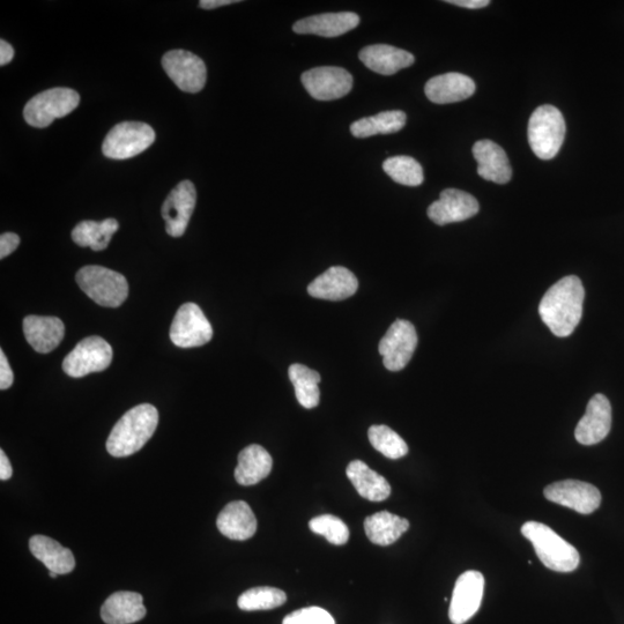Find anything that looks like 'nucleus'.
<instances>
[{
    "label": "nucleus",
    "instance_id": "a878e982",
    "mask_svg": "<svg viewBox=\"0 0 624 624\" xmlns=\"http://www.w3.org/2000/svg\"><path fill=\"white\" fill-rule=\"evenodd\" d=\"M29 549L37 560L50 572L57 575L70 574L76 568V559L69 548L46 536H34L29 540Z\"/></svg>",
    "mask_w": 624,
    "mask_h": 624
},
{
    "label": "nucleus",
    "instance_id": "412c9836",
    "mask_svg": "<svg viewBox=\"0 0 624 624\" xmlns=\"http://www.w3.org/2000/svg\"><path fill=\"white\" fill-rule=\"evenodd\" d=\"M360 61L371 71L382 76H392L400 70L410 68L415 62L411 52L389 46L374 44L360 51Z\"/></svg>",
    "mask_w": 624,
    "mask_h": 624
},
{
    "label": "nucleus",
    "instance_id": "c85d7f7f",
    "mask_svg": "<svg viewBox=\"0 0 624 624\" xmlns=\"http://www.w3.org/2000/svg\"><path fill=\"white\" fill-rule=\"evenodd\" d=\"M408 529H410V523L407 519L388 511L377 512L364 520V531L368 539L378 546L395 544Z\"/></svg>",
    "mask_w": 624,
    "mask_h": 624
},
{
    "label": "nucleus",
    "instance_id": "a211bd4d",
    "mask_svg": "<svg viewBox=\"0 0 624 624\" xmlns=\"http://www.w3.org/2000/svg\"><path fill=\"white\" fill-rule=\"evenodd\" d=\"M359 289V281L352 271L343 266L330 267L308 286V293L315 299L343 301Z\"/></svg>",
    "mask_w": 624,
    "mask_h": 624
},
{
    "label": "nucleus",
    "instance_id": "9d476101",
    "mask_svg": "<svg viewBox=\"0 0 624 624\" xmlns=\"http://www.w3.org/2000/svg\"><path fill=\"white\" fill-rule=\"evenodd\" d=\"M418 346V333L414 325L405 319H397L382 338L378 352L382 355L386 369L403 370L411 361Z\"/></svg>",
    "mask_w": 624,
    "mask_h": 624
},
{
    "label": "nucleus",
    "instance_id": "473e14b6",
    "mask_svg": "<svg viewBox=\"0 0 624 624\" xmlns=\"http://www.w3.org/2000/svg\"><path fill=\"white\" fill-rule=\"evenodd\" d=\"M383 169L393 181L406 187H419L425 180L422 166L411 156H393L384 161Z\"/></svg>",
    "mask_w": 624,
    "mask_h": 624
},
{
    "label": "nucleus",
    "instance_id": "9b49d317",
    "mask_svg": "<svg viewBox=\"0 0 624 624\" xmlns=\"http://www.w3.org/2000/svg\"><path fill=\"white\" fill-rule=\"evenodd\" d=\"M162 66L174 84L187 93H198L205 87L207 69L202 58L185 50L168 51Z\"/></svg>",
    "mask_w": 624,
    "mask_h": 624
},
{
    "label": "nucleus",
    "instance_id": "1a4fd4ad",
    "mask_svg": "<svg viewBox=\"0 0 624 624\" xmlns=\"http://www.w3.org/2000/svg\"><path fill=\"white\" fill-rule=\"evenodd\" d=\"M212 337V325L197 304L185 303L178 309L170 326V339L175 346L200 347L210 343Z\"/></svg>",
    "mask_w": 624,
    "mask_h": 624
},
{
    "label": "nucleus",
    "instance_id": "2eb2a0df",
    "mask_svg": "<svg viewBox=\"0 0 624 624\" xmlns=\"http://www.w3.org/2000/svg\"><path fill=\"white\" fill-rule=\"evenodd\" d=\"M197 191L190 181H183L169 193L162 205V218L166 221V232L172 237H181L187 230L191 215L195 211Z\"/></svg>",
    "mask_w": 624,
    "mask_h": 624
},
{
    "label": "nucleus",
    "instance_id": "4c0bfd02",
    "mask_svg": "<svg viewBox=\"0 0 624 624\" xmlns=\"http://www.w3.org/2000/svg\"><path fill=\"white\" fill-rule=\"evenodd\" d=\"M14 382V375L9 361L3 351H0V389L7 390L11 388Z\"/></svg>",
    "mask_w": 624,
    "mask_h": 624
},
{
    "label": "nucleus",
    "instance_id": "f3484780",
    "mask_svg": "<svg viewBox=\"0 0 624 624\" xmlns=\"http://www.w3.org/2000/svg\"><path fill=\"white\" fill-rule=\"evenodd\" d=\"M612 428V406L604 395L594 396L578 422L575 437L578 443L594 445L604 441Z\"/></svg>",
    "mask_w": 624,
    "mask_h": 624
},
{
    "label": "nucleus",
    "instance_id": "c9c22d12",
    "mask_svg": "<svg viewBox=\"0 0 624 624\" xmlns=\"http://www.w3.org/2000/svg\"><path fill=\"white\" fill-rule=\"evenodd\" d=\"M309 527L312 532L323 536L336 546L345 545L349 540L348 526L336 516H318L310 520Z\"/></svg>",
    "mask_w": 624,
    "mask_h": 624
},
{
    "label": "nucleus",
    "instance_id": "cd10ccee",
    "mask_svg": "<svg viewBox=\"0 0 624 624\" xmlns=\"http://www.w3.org/2000/svg\"><path fill=\"white\" fill-rule=\"evenodd\" d=\"M346 474L363 499L371 502H382L388 499L391 494V486L388 480L371 470L361 460H354L349 464Z\"/></svg>",
    "mask_w": 624,
    "mask_h": 624
},
{
    "label": "nucleus",
    "instance_id": "2f4dec72",
    "mask_svg": "<svg viewBox=\"0 0 624 624\" xmlns=\"http://www.w3.org/2000/svg\"><path fill=\"white\" fill-rule=\"evenodd\" d=\"M288 375L294 385L296 399L300 405L307 410L318 406L319 399H321V391L318 388V384L322 381L321 375L299 363L289 367Z\"/></svg>",
    "mask_w": 624,
    "mask_h": 624
},
{
    "label": "nucleus",
    "instance_id": "6ab92c4d",
    "mask_svg": "<svg viewBox=\"0 0 624 624\" xmlns=\"http://www.w3.org/2000/svg\"><path fill=\"white\" fill-rule=\"evenodd\" d=\"M473 156L478 162V174L486 181L507 184L512 169L503 148L492 140H480L473 146Z\"/></svg>",
    "mask_w": 624,
    "mask_h": 624
},
{
    "label": "nucleus",
    "instance_id": "a19ab883",
    "mask_svg": "<svg viewBox=\"0 0 624 624\" xmlns=\"http://www.w3.org/2000/svg\"><path fill=\"white\" fill-rule=\"evenodd\" d=\"M13 468L9 458L5 455L4 450H0V480L6 481L11 479Z\"/></svg>",
    "mask_w": 624,
    "mask_h": 624
},
{
    "label": "nucleus",
    "instance_id": "f8f14e48",
    "mask_svg": "<svg viewBox=\"0 0 624 624\" xmlns=\"http://www.w3.org/2000/svg\"><path fill=\"white\" fill-rule=\"evenodd\" d=\"M301 81L311 98L318 101L344 98L353 88L352 74L336 66L311 69L302 74Z\"/></svg>",
    "mask_w": 624,
    "mask_h": 624
},
{
    "label": "nucleus",
    "instance_id": "c756f323",
    "mask_svg": "<svg viewBox=\"0 0 624 624\" xmlns=\"http://www.w3.org/2000/svg\"><path fill=\"white\" fill-rule=\"evenodd\" d=\"M406 114L401 110L383 111L376 116L364 117L351 125L356 138H369L376 135H392L404 128Z\"/></svg>",
    "mask_w": 624,
    "mask_h": 624
},
{
    "label": "nucleus",
    "instance_id": "72a5a7b5",
    "mask_svg": "<svg viewBox=\"0 0 624 624\" xmlns=\"http://www.w3.org/2000/svg\"><path fill=\"white\" fill-rule=\"evenodd\" d=\"M287 596L284 591L270 586H262V588H254L241 594L237 605L242 611H269V609L278 608L286 603Z\"/></svg>",
    "mask_w": 624,
    "mask_h": 624
},
{
    "label": "nucleus",
    "instance_id": "f257e3e1",
    "mask_svg": "<svg viewBox=\"0 0 624 624\" xmlns=\"http://www.w3.org/2000/svg\"><path fill=\"white\" fill-rule=\"evenodd\" d=\"M584 297L582 281L575 276L563 278L548 289L539 315L554 336L566 338L574 333L583 316Z\"/></svg>",
    "mask_w": 624,
    "mask_h": 624
},
{
    "label": "nucleus",
    "instance_id": "b1692460",
    "mask_svg": "<svg viewBox=\"0 0 624 624\" xmlns=\"http://www.w3.org/2000/svg\"><path fill=\"white\" fill-rule=\"evenodd\" d=\"M217 526L228 539L244 541L255 536L257 519L247 502L235 501L220 512Z\"/></svg>",
    "mask_w": 624,
    "mask_h": 624
},
{
    "label": "nucleus",
    "instance_id": "7ed1b4c3",
    "mask_svg": "<svg viewBox=\"0 0 624 624\" xmlns=\"http://www.w3.org/2000/svg\"><path fill=\"white\" fill-rule=\"evenodd\" d=\"M522 534L531 542L539 560L548 569L571 572L581 563L577 549L545 524L527 522L522 526Z\"/></svg>",
    "mask_w": 624,
    "mask_h": 624
},
{
    "label": "nucleus",
    "instance_id": "bb28decb",
    "mask_svg": "<svg viewBox=\"0 0 624 624\" xmlns=\"http://www.w3.org/2000/svg\"><path fill=\"white\" fill-rule=\"evenodd\" d=\"M273 460L269 452L260 445L252 444L241 451L235 479L242 486H254L269 477Z\"/></svg>",
    "mask_w": 624,
    "mask_h": 624
},
{
    "label": "nucleus",
    "instance_id": "7c9ffc66",
    "mask_svg": "<svg viewBox=\"0 0 624 624\" xmlns=\"http://www.w3.org/2000/svg\"><path fill=\"white\" fill-rule=\"evenodd\" d=\"M118 222L115 219L83 221L72 230V240L79 247L102 251L108 248L111 237L117 232Z\"/></svg>",
    "mask_w": 624,
    "mask_h": 624
},
{
    "label": "nucleus",
    "instance_id": "393cba45",
    "mask_svg": "<svg viewBox=\"0 0 624 624\" xmlns=\"http://www.w3.org/2000/svg\"><path fill=\"white\" fill-rule=\"evenodd\" d=\"M146 615L144 599L136 592L121 591L111 594L101 608V618L107 624H131Z\"/></svg>",
    "mask_w": 624,
    "mask_h": 624
},
{
    "label": "nucleus",
    "instance_id": "c03bdc74",
    "mask_svg": "<svg viewBox=\"0 0 624 624\" xmlns=\"http://www.w3.org/2000/svg\"><path fill=\"white\" fill-rule=\"evenodd\" d=\"M49 575H50V577H52V578H56V577L58 576L57 574H55V572H50V574H49Z\"/></svg>",
    "mask_w": 624,
    "mask_h": 624
},
{
    "label": "nucleus",
    "instance_id": "dca6fc26",
    "mask_svg": "<svg viewBox=\"0 0 624 624\" xmlns=\"http://www.w3.org/2000/svg\"><path fill=\"white\" fill-rule=\"evenodd\" d=\"M480 211L478 200L457 189L441 192L440 199L428 207V217L438 226L455 224L474 217Z\"/></svg>",
    "mask_w": 624,
    "mask_h": 624
},
{
    "label": "nucleus",
    "instance_id": "ea45409f",
    "mask_svg": "<svg viewBox=\"0 0 624 624\" xmlns=\"http://www.w3.org/2000/svg\"><path fill=\"white\" fill-rule=\"evenodd\" d=\"M447 3L470 10L484 9L490 4L489 0H448Z\"/></svg>",
    "mask_w": 624,
    "mask_h": 624
},
{
    "label": "nucleus",
    "instance_id": "39448f33",
    "mask_svg": "<svg viewBox=\"0 0 624 624\" xmlns=\"http://www.w3.org/2000/svg\"><path fill=\"white\" fill-rule=\"evenodd\" d=\"M566 137V121L561 111L553 106H541L529 122V143L541 160H552L560 152Z\"/></svg>",
    "mask_w": 624,
    "mask_h": 624
},
{
    "label": "nucleus",
    "instance_id": "4be33fe9",
    "mask_svg": "<svg viewBox=\"0 0 624 624\" xmlns=\"http://www.w3.org/2000/svg\"><path fill=\"white\" fill-rule=\"evenodd\" d=\"M427 98L436 104H449L467 100L475 93V83L465 74L450 72L428 81Z\"/></svg>",
    "mask_w": 624,
    "mask_h": 624
},
{
    "label": "nucleus",
    "instance_id": "0eeeda50",
    "mask_svg": "<svg viewBox=\"0 0 624 624\" xmlns=\"http://www.w3.org/2000/svg\"><path fill=\"white\" fill-rule=\"evenodd\" d=\"M155 132L150 125L140 122H124L110 130L103 141L102 152L109 159L126 160L150 148Z\"/></svg>",
    "mask_w": 624,
    "mask_h": 624
},
{
    "label": "nucleus",
    "instance_id": "aec40b11",
    "mask_svg": "<svg viewBox=\"0 0 624 624\" xmlns=\"http://www.w3.org/2000/svg\"><path fill=\"white\" fill-rule=\"evenodd\" d=\"M360 24V17L353 12L323 13L295 22L296 34L338 37L353 31Z\"/></svg>",
    "mask_w": 624,
    "mask_h": 624
},
{
    "label": "nucleus",
    "instance_id": "e433bc0d",
    "mask_svg": "<svg viewBox=\"0 0 624 624\" xmlns=\"http://www.w3.org/2000/svg\"><path fill=\"white\" fill-rule=\"evenodd\" d=\"M282 624H336V622L325 609L308 607L287 615Z\"/></svg>",
    "mask_w": 624,
    "mask_h": 624
},
{
    "label": "nucleus",
    "instance_id": "5701e85b",
    "mask_svg": "<svg viewBox=\"0 0 624 624\" xmlns=\"http://www.w3.org/2000/svg\"><path fill=\"white\" fill-rule=\"evenodd\" d=\"M22 325L28 344L42 354L54 351L65 336L64 323L57 317L28 316Z\"/></svg>",
    "mask_w": 624,
    "mask_h": 624
},
{
    "label": "nucleus",
    "instance_id": "79ce46f5",
    "mask_svg": "<svg viewBox=\"0 0 624 624\" xmlns=\"http://www.w3.org/2000/svg\"><path fill=\"white\" fill-rule=\"evenodd\" d=\"M14 57V49L9 42L0 41V65L9 64Z\"/></svg>",
    "mask_w": 624,
    "mask_h": 624
},
{
    "label": "nucleus",
    "instance_id": "f03ea898",
    "mask_svg": "<svg viewBox=\"0 0 624 624\" xmlns=\"http://www.w3.org/2000/svg\"><path fill=\"white\" fill-rule=\"evenodd\" d=\"M158 423L159 412L153 405L131 408L111 430L106 444L108 452L116 458L135 455L151 440Z\"/></svg>",
    "mask_w": 624,
    "mask_h": 624
},
{
    "label": "nucleus",
    "instance_id": "f704fd0d",
    "mask_svg": "<svg viewBox=\"0 0 624 624\" xmlns=\"http://www.w3.org/2000/svg\"><path fill=\"white\" fill-rule=\"evenodd\" d=\"M368 437L371 445L386 458L400 459L408 453L406 442L388 426L370 427Z\"/></svg>",
    "mask_w": 624,
    "mask_h": 624
},
{
    "label": "nucleus",
    "instance_id": "20e7f679",
    "mask_svg": "<svg viewBox=\"0 0 624 624\" xmlns=\"http://www.w3.org/2000/svg\"><path fill=\"white\" fill-rule=\"evenodd\" d=\"M76 279L81 291L99 306L117 308L128 299V281L123 274L107 267L85 266L79 270Z\"/></svg>",
    "mask_w": 624,
    "mask_h": 624
},
{
    "label": "nucleus",
    "instance_id": "ddd939ff",
    "mask_svg": "<svg viewBox=\"0 0 624 624\" xmlns=\"http://www.w3.org/2000/svg\"><path fill=\"white\" fill-rule=\"evenodd\" d=\"M485 578L479 571H466L457 579L449 616L453 624H464L479 611L484 597Z\"/></svg>",
    "mask_w": 624,
    "mask_h": 624
},
{
    "label": "nucleus",
    "instance_id": "37998d69",
    "mask_svg": "<svg viewBox=\"0 0 624 624\" xmlns=\"http://www.w3.org/2000/svg\"><path fill=\"white\" fill-rule=\"evenodd\" d=\"M239 3V0H202L199 6L205 10L218 9V7Z\"/></svg>",
    "mask_w": 624,
    "mask_h": 624
},
{
    "label": "nucleus",
    "instance_id": "4468645a",
    "mask_svg": "<svg viewBox=\"0 0 624 624\" xmlns=\"http://www.w3.org/2000/svg\"><path fill=\"white\" fill-rule=\"evenodd\" d=\"M544 494L548 501L575 510L582 515L592 514L601 504L599 489L583 481L554 482L545 488Z\"/></svg>",
    "mask_w": 624,
    "mask_h": 624
},
{
    "label": "nucleus",
    "instance_id": "6e6552de",
    "mask_svg": "<svg viewBox=\"0 0 624 624\" xmlns=\"http://www.w3.org/2000/svg\"><path fill=\"white\" fill-rule=\"evenodd\" d=\"M113 348L101 337L80 341L63 361L64 373L73 378L106 370L113 361Z\"/></svg>",
    "mask_w": 624,
    "mask_h": 624
},
{
    "label": "nucleus",
    "instance_id": "58836bf2",
    "mask_svg": "<svg viewBox=\"0 0 624 624\" xmlns=\"http://www.w3.org/2000/svg\"><path fill=\"white\" fill-rule=\"evenodd\" d=\"M20 244V237L14 233H5L0 236V258L4 259L16 251Z\"/></svg>",
    "mask_w": 624,
    "mask_h": 624
},
{
    "label": "nucleus",
    "instance_id": "423d86ee",
    "mask_svg": "<svg viewBox=\"0 0 624 624\" xmlns=\"http://www.w3.org/2000/svg\"><path fill=\"white\" fill-rule=\"evenodd\" d=\"M80 96L70 88H51L34 96L26 104L24 117L34 128H47L79 106Z\"/></svg>",
    "mask_w": 624,
    "mask_h": 624
}]
</instances>
